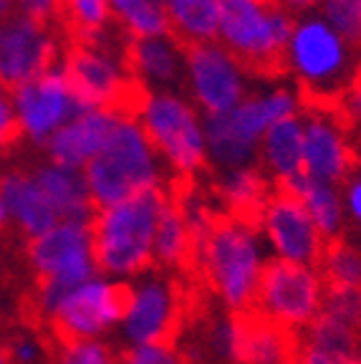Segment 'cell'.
I'll return each mask as SVG.
<instances>
[{
	"label": "cell",
	"instance_id": "obj_2",
	"mask_svg": "<svg viewBox=\"0 0 361 364\" xmlns=\"http://www.w3.org/2000/svg\"><path fill=\"white\" fill-rule=\"evenodd\" d=\"M94 208H109L149 190H170V172L131 109H119L104 147L84 167Z\"/></svg>",
	"mask_w": 361,
	"mask_h": 364
},
{
	"label": "cell",
	"instance_id": "obj_43",
	"mask_svg": "<svg viewBox=\"0 0 361 364\" xmlns=\"http://www.w3.org/2000/svg\"><path fill=\"white\" fill-rule=\"evenodd\" d=\"M6 223H11V220H8V210H6V203H3V195H0V228L6 225Z\"/></svg>",
	"mask_w": 361,
	"mask_h": 364
},
{
	"label": "cell",
	"instance_id": "obj_34",
	"mask_svg": "<svg viewBox=\"0 0 361 364\" xmlns=\"http://www.w3.org/2000/svg\"><path fill=\"white\" fill-rule=\"evenodd\" d=\"M124 364H185V354L177 341H147L131 344L122 357Z\"/></svg>",
	"mask_w": 361,
	"mask_h": 364
},
{
	"label": "cell",
	"instance_id": "obj_11",
	"mask_svg": "<svg viewBox=\"0 0 361 364\" xmlns=\"http://www.w3.org/2000/svg\"><path fill=\"white\" fill-rule=\"evenodd\" d=\"M185 321V291L167 271H144L126 281L119 331L126 344L175 341Z\"/></svg>",
	"mask_w": 361,
	"mask_h": 364
},
{
	"label": "cell",
	"instance_id": "obj_35",
	"mask_svg": "<svg viewBox=\"0 0 361 364\" xmlns=\"http://www.w3.org/2000/svg\"><path fill=\"white\" fill-rule=\"evenodd\" d=\"M341 198L346 208V223L361 235V162H356L354 170L341 182Z\"/></svg>",
	"mask_w": 361,
	"mask_h": 364
},
{
	"label": "cell",
	"instance_id": "obj_23",
	"mask_svg": "<svg viewBox=\"0 0 361 364\" xmlns=\"http://www.w3.org/2000/svg\"><path fill=\"white\" fill-rule=\"evenodd\" d=\"M283 190L296 195V198L303 203L306 213L311 215V220H313V225L318 228V233L323 235L326 243L346 238V228H349V223H346V208H344V198H341V185L313 180V177H308L303 172V175L296 177V180Z\"/></svg>",
	"mask_w": 361,
	"mask_h": 364
},
{
	"label": "cell",
	"instance_id": "obj_27",
	"mask_svg": "<svg viewBox=\"0 0 361 364\" xmlns=\"http://www.w3.org/2000/svg\"><path fill=\"white\" fill-rule=\"evenodd\" d=\"M170 33L185 46L217 38L220 0H164Z\"/></svg>",
	"mask_w": 361,
	"mask_h": 364
},
{
	"label": "cell",
	"instance_id": "obj_42",
	"mask_svg": "<svg viewBox=\"0 0 361 364\" xmlns=\"http://www.w3.org/2000/svg\"><path fill=\"white\" fill-rule=\"evenodd\" d=\"M13 13H16V3L13 0H0V23L6 21V18H11Z\"/></svg>",
	"mask_w": 361,
	"mask_h": 364
},
{
	"label": "cell",
	"instance_id": "obj_22",
	"mask_svg": "<svg viewBox=\"0 0 361 364\" xmlns=\"http://www.w3.org/2000/svg\"><path fill=\"white\" fill-rule=\"evenodd\" d=\"M273 193V182L258 165L232 167L215 175V200L227 215L255 220L260 208Z\"/></svg>",
	"mask_w": 361,
	"mask_h": 364
},
{
	"label": "cell",
	"instance_id": "obj_25",
	"mask_svg": "<svg viewBox=\"0 0 361 364\" xmlns=\"http://www.w3.org/2000/svg\"><path fill=\"white\" fill-rule=\"evenodd\" d=\"M192 263H195V240H192L180 208L170 195V200L162 208L157 235H154V266L159 271L180 273L192 271Z\"/></svg>",
	"mask_w": 361,
	"mask_h": 364
},
{
	"label": "cell",
	"instance_id": "obj_20",
	"mask_svg": "<svg viewBox=\"0 0 361 364\" xmlns=\"http://www.w3.org/2000/svg\"><path fill=\"white\" fill-rule=\"evenodd\" d=\"M0 195L6 203L8 220L16 223L28 238H38L41 233H45L48 228L61 220L53 203L36 180L33 170L6 172L0 177Z\"/></svg>",
	"mask_w": 361,
	"mask_h": 364
},
{
	"label": "cell",
	"instance_id": "obj_13",
	"mask_svg": "<svg viewBox=\"0 0 361 364\" xmlns=\"http://www.w3.org/2000/svg\"><path fill=\"white\" fill-rule=\"evenodd\" d=\"M126 284L96 273L89 281L74 286L45 314L61 341L71 339H104L119 329L124 311Z\"/></svg>",
	"mask_w": 361,
	"mask_h": 364
},
{
	"label": "cell",
	"instance_id": "obj_7",
	"mask_svg": "<svg viewBox=\"0 0 361 364\" xmlns=\"http://www.w3.org/2000/svg\"><path fill=\"white\" fill-rule=\"evenodd\" d=\"M296 16L276 0H220L217 38L250 74L281 76L283 51Z\"/></svg>",
	"mask_w": 361,
	"mask_h": 364
},
{
	"label": "cell",
	"instance_id": "obj_37",
	"mask_svg": "<svg viewBox=\"0 0 361 364\" xmlns=\"http://www.w3.org/2000/svg\"><path fill=\"white\" fill-rule=\"evenodd\" d=\"M18 13H26L31 18L51 23L56 16H61V0H13Z\"/></svg>",
	"mask_w": 361,
	"mask_h": 364
},
{
	"label": "cell",
	"instance_id": "obj_6",
	"mask_svg": "<svg viewBox=\"0 0 361 364\" xmlns=\"http://www.w3.org/2000/svg\"><path fill=\"white\" fill-rule=\"evenodd\" d=\"M131 112L170 172L172 185L195 182L210 167L205 117L185 91H141Z\"/></svg>",
	"mask_w": 361,
	"mask_h": 364
},
{
	"label": "cell",
	"instance_id": "obj_46",
	"mask_svg": "<svg viewBox=\"0 0 361 364\" xmlns=\"http://www.w3.org/2000/svg\"><path fill=\"white\" fill-rule=\"evenodd\" d=\"M346 364H361V352H356L354 357H351V359H349V362H346Z\"/></svg>",
	"mask_w": 361,
	"mask_h": 364
},
{
	"label": "cell",
	"instance_id": "obj_39",
	"mask_svg": "<svg viewBox=\"0 0 361 364\" xmlns=\"http://www.w3.org/2000/svg\"><path fill=\"white\" fill-rule=\"evenodd\" d=\"M293 364H344V362H339V359L333 357V354L323 352V349L316 347V344H308V341L301 339Z\"/></svg>",
	"mask_w": 361,
	"mask_h": 364
},
{
	"label": "cell",
	"instance_id": "obj_36",
	"mask_svg": "<svg viewBox=\"0 0 361 364\" xmlns=\"http://www.w3.org/2000/svg\"><path fill=\"white\" fill-rule=\"evenodd\" d=\"M336 109L346 127H359L361 129V71L349 81L344 91L339 94V99L331 104Z\"/></svg>",
	"mask_w": 361,
	"mask_h": 364
},
{
	"label": "cell",
	"instance_id": "obj_8",
	"mask_svg": "<svg viewBox=\"0 0 361 364\" xmlns=\"http://www.w3.org/2000/svg\"><path fill=\"white\" fill-rule=\"evenodd\" d=\"M31 266L38 276V309L48 314L66 291L99 273L91 220H58L38 238H31Z\"/></svg>",
	"mask_w": 361,
	"mask_h": 364
},
{
	"label": "cell",
	"instance_id": "obj_9",
	"mask_svg": "<svg viewBox=\"0 0 361 364\" xmlns=\"http://www.w3.org/2000/svg\"><path fill=\"white\" fill-rule=\"evenodd\" d=\"M323 299H326V281L318 266L271 258L258 284L253 314L291 334L303 336V331L321 311Z\"/></svg>",
	"mask_w": 361,
	"mask_h": 364
},
{
	"label": "cell",
	"instance_id": "obj_41",
	"mask_svg": "<svg viewBox=\"0 0 361 364\" xmlns=\"http://www.w3.org/2000/svg\"><path fill=\"white\" fill-rule=\"evenodd\" d=\"M278 6L286 8L291 16H303V13H313L318 11L321 0H276Z\"/></svg>",
	"mask_w": 361,
	"mask_h": 364
},
{
	"label": "cell",
	"instance_id": "obj_4",
	"mask_svg": "<svg viewBox=\"0 0 361 364\" xmlns=\"http://www.w3.org/2000/svg\"><path fill=\"white\" fill-rule=\"evenodd\" d=\"M359 71L356 48L318 11L296 16L283 51V74L296 81L306 104H333Z\"/></svg>",
	"mask_w": 361,
	"mask_h": 364
},
{
	"label": "cell",
	"instance_id": "obj_28",
	"mask_svg": "<svg viewBox=\"0 0 361 364\" xmlns=\"http://www.w3.org/2000/svg\"><path fill=\"white\" fill-rule=\"evenodd\" d=\"M112 21L129 38H149V36L170 33V23L162 3L154 0H109Z\"/></svg>",
	"mask_w": 361,
	"mask_h": 364
},
{
	"label": "cell",
	"instance_id": "obj_49",
	"mask_svg": "<svg viewBox=\"0 0 361 364\" xmlns=\"http://www.w3.org/2000/svg\"><path fill=\"white\" fill-rule=\"evenodd\" d=\"M356 245H359V250H361V240H359V243H356Z\"/></svg>",
	"mask_w": 361,
	"mask_h": 364
},
{
	"label": "cell",
	"instance_id": "obj_14",
	"mask_svg": "<svg viewBox=\"0 0 361 364\" xmlns=\"http://www.w3.org/2000/svg\"><path fill=\"white\" fill-rule=\"evenodd\" d=\"M13 112H16L18 134L28 142L43 147L68 119H74L81 109H86L76 97L63 66L53 63L48 71L36 76L33 81L11 89Z\"/></svg>",
	"mask_w": 361,
	"mask_h": 364
},
{
	"label": "cell",
	"instance_id": "obj_38",
	"mask_svg": "<svg viewBox=\"0 0 361 364\" xmlns=\"http://www.w3.org/2000/svg\"><path fill=\"white\" fill-rule=\"evenodd\" d=\"M11 362L13 364H38L41 357H43V349L36 339L31 336H23V339H16L11 347Z\"/></svg>",
	"mask_w": 361,
	"mask_h": 364
},
{
	"label": "cell",
	"instance_id": "obj_29",
	"mask_svg": "<svg viewBox=\"0 0 361 364\" xmlns=\"http://www.w3.org/2000/svg\"><path fill=\"white\" fill-rule=\"evenodd\" d=\"M243 329L245 314H220L215 316L203 334V352L220 364H243Z\"/></svg>",
	"mask_w": 361,
	"mask_h": 364
},
{
	"label": "cell",
	"instance_id": "obj_47",
	"mask_svg": "<svg viewBox=\"0 0 361 364\" xmlns=\"http://www.w3.org/2000/svg\"><path fill=\"white\" fill-rule=\"evenodd\" d=\"M154 3H162V6H164V0H154Z\"/></svg>",
	"mask_w": 361,
	"mask_h": 364
},
{
	"label": "cell",
	"instance_id": "obj_15",
	"mask_svg": "<svg viewBox=\"0 0 361 364\" xmlns=\"http://www.w3.org/2000/svg\"><path fill=\"white\" fill-rule=\"evenodd\" d=\"M255 225L263 235L268 256L276 261L318 266L326 250V240L306 213L303 203L286 190H273L260 208Z\"/></svg>",
	"mask_w": 361,
	"mask_h": 364
},
{
	"label": "cell",
	"instance_id": "obj_26",
	"mask_svg": "<svg viewBox=\"0 0 361 364\" xmlns=\"http://www.w3.org/2000/svg\"><path fill=\"white\" fill-rule=\"evenodd\" d=\"M301 336L271 324L258 314H245L243 364H293Z\"/></svg>",
	"mask_w": 361,
	"mask_h": 364
},
{
	"label": "cell",
	"instance_id": "obj_1",
	"mask_svg": "<svg viewBox=\"0 0 361 364\" xmlns=\"http://www.w3.org/2000/svg\"><path fill=\"white\" fill-rule=\"evenodd\" d=\"M268 248L255 220L222 213L205 243L195 250L192 271L200 273L205 289L215 296L222 311H253L258 284L263 279Z\"/></svg>",
	"mask_w": 361,
	"mask_h": 364
},
{
	"label": "cell",
	"instance_id": "obj_44",
	"mask_svg": "<svg viewBox=\"0 0 361 364\" xmlns=\"http://www.w3.org/2000/svg\"><path fill=\"white\" fill-rule=\"evenodd\" d=\"M11 142H13V139H8L6 134H0V154L6 152V149H8V144H11Z\"/></svg>",
	"mask_w": 361,
	"mask_h": 364
},
{
	"label": "cell",
	"instance_id": "obj_19",
	"mask_svg": "<svg viewBox=\"0 0 361 364\" xmlns=\"http://www.w3.org/2000/svg\"><path fill=\"white\" fill-rule=\"evenodd\" d=\"M117 114L119 109H81L74 119H68L43 144L48 159L71 170H84L96 157V152L104 147Z\"/></svg>",
	"mask_w": 361,
	"mask_h": 364
},
{
	"label": "cell",
	"instance_id": "obj_33",
	"mask_svg": "<svg viewBox=\"0 0 361 364\" xmlns=\"http://www.w3.org/2000/svg\"><path fill=\"white\" fill-rule=\"evenodd\" d=\"M58 364H117V354L104 339L61 341Z\"/></svg>",
	"mask_w": 361,
	"mask_h": 364
},
{
	"label": "cell",
	"instance_id": "obj_32",
	"mask_svg": "<svg viewBox=\"0 0 361 364\" xmlns=\"http://www.w3.org/2000/svg\"><path fill=\"white\" fill-rule=\"evenodd\" d=\"M318 16L339 31L356 51L361 48V0H321Z\"/></svg>",
	"mask_w": 361,
	"mask_h": 364
},
{
	"label": "cell",
	"instance_id": "obj_21",
	"mask_svg": "<svg viewBox=\"0 0 361 364\" xmlns=\"http://www.w3.org/2000/svg\"><path fill=\"white\" fill-rule=\"evenodd\" d=\"M255 165L281 190L288 188L296 177L303 175V122H301V114L276 122L263 134Z\"/></svg>",
	"mask_w": 361,
	"mask_h": 364
},
{
	"label": "cell",
	"instance_id": "obj_16",
	"mask_svg": "<svg viewBox=\"0 0 361 364\" xmlns=\"http://www.w3.org/2000/svg\"><path fill=\"white\" fill-rule=\"evenodd\" d=\"M58 38L45 21L13 13L0 23V89L33 81L56 63Z\"/></svg>",
	"mask_w": 361,
	"mask_h": 364
},
{
	"label": "cell",
	"instance_id": "obj_18",
	"mask_svg": "<svg viewBox=\"0 0 361 364\" xmlns=\"http://www.w3.org/2000/svg\"><path fill=\"white\" fill-rule=\"evenodd\" d=\"M131 79L141 91L180 89L185 76V43L172 33L129 38L124 48Z\"/></svg>",
	"mask_w": 361,
	"mask_h": 364
},
{
	"label": "cell",
	"instance_id": "obj_17",
	"mask_svg": "<svg viewBox=\"0 0 361 364\" xmlns=\"http://www.w3.org/2000/svg\"><path fill=\"white\" fill-rule=\"evenodd\" d=\"M303 122V172L313 180L341 185L356 165L349 127L331 104H306Z\"/></svg>",
	"mask_w": 361,
	"mask_h": 364
},
{
	"label": "cell",
	"instance_id": "obj_10",
	"mask_svg": "<svg viewBox=\"0 0 361 364\" xmlns=\"http://www.w3.org/2000/svg\"><path fill=\"white\" fill-rule=\"evenodd\" d=\"M61 66L84 107L131 109L141 94L131 79L124 51L104 43V36L76 41L66 51Z\"/></svg>",
	"mask_w": 361,
	"mask_h": 364
},
{
	"label": "cell",
	"instance_id": "obj_31",
	"mask_svg": "<svg viewBox=\"0 0 361 364\" xmlns=\"http://www.w3.org/2000/svg\"><path fill=\"white\" fill-rule=\"evenodd\" d=\"M61 16H66L79 41L99 38L112 26L109 0H61Z\"/></svg>",
	"mask_w": 361,
	"mask_h": 364
},
{
	"label": "cell",
	"instance_id": "obj_45",
	"mask_svg": "<svg viewBox=\"0 0 361 364\" xmlns=\"http://www.w3.org/2000/svg\"><path fill=\"white\" fill-rule=\"evenodd\" d=\"M0 364H11V357H8L6 349H0Z\"/></svg>",
	"mask_w": 361,
	"mask_h": 364
},
{
	"label": "cell",
	"instance_id": "obj_40",
	"mask_svg": "<svg viewBox=\"0 0 361 364\" xmlns=\"http://www.w3.org/2000/svg\"><path fill=\"white\" fill-rule=\"evenodd\" d=\"M0 134H6L8 139L18 136V124H16V112H13L11 94L0 89Z\"/></svg>",
	"mask_w": 361,
	"mask_h": 364
},
{
	"label": "cell",
	"instance_id": "obj_24",
	"mask_svg": "<svg viewBox=\"0 0 361 364\" xmlns=\"http://www.w3.org/2000/svg\"><path fill=\"white\" fill-rule=\"evenodd\" d=\"M36 180L48 195L61 220H91L94 218V203H91L89 188H86L84 170L43 162L33 170Z\"/></svg>",
	"mask_w": 361,
	"mask_h": 364
},
{
	"label": "cell",
	"instance_id": "obj_5",
	"mask_svg": "<svg viewBox=\"0 0 361 364\" xmlns=\"http://www.w3.org/2000/svg\"><path fill=\"white\" fill-rule=\"evenodd\" d=\"M306 99L296 86L271 84L248 97L232 109L215 117H205V142L208 165L215 170L255 165L258 144L276 122L298 117Z\"/></svg>",
	"mask_w": 361,
	"mask_h": 364
},
{
	"label": "cell",
	"instance_id": "obj_12",
	"mask_svg": "<svg viewBox=\"0 0 361 364\" xmlns=\"http://www.w3.org/2000/svg\"><path fill=\"white\" fill-rule=\"evenodd\" d=\"M250 68L232 56L220 41L185 46V76L182 86L190 102L215 117L240 104L250 91Z\"/></svg>",
	"mask_w": 361,
	"mask_h": 364
},
{
	"label": "cell",
	"instance_id": "obj_3",
	"mask_svg": "<svg viewBox=\"0 0 361 364\" xmlns=\"http://www.w3.org/2000/svg\"><path fill=\"white\" fill-rule=\"evenodd\" d=\"M167 200L170 190H149L109 208H96L91 235L99 273L126 284L154 266V235Z\"/></svg>",
	"mask_w": 361,
	"mask_h": 364
},
{
	"label": "cell",
	"instance_id": "obj_30",
	"mask_svg": "<svg viewBox=\"0 0 361 364\" xmlns=\"http://www.w3.org/2000/svg\"><path fill=\"white\" fill-rule=\"evenodd\" d=\"M326 289H361V250L346 238L326 243L318 261Z\"/></svg>",
	"mask_w": 361,
	"mask_h": 364
},
{
	"label": "cell",
	"instance_id": "obj_48",
	"mask_svg": "<svg viewBox=\"0 0 361 364\" xmlns=\"http://www.w3.org/2000/svg\"><path fill=\"white\" fill-rule=\"evenodd\" d=\"M117 364H124V362H122V359H117Z\"/></svg>",
	"mask_w": 361,
	"mask_h": 364
}]
</instances>
